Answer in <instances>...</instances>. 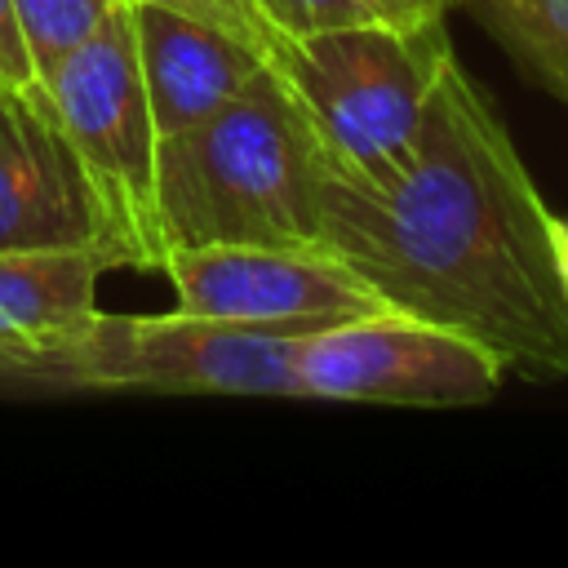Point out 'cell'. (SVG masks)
I'll return each instance as SVG.
<instances>
[{
	"instance_id": "cell-12",
	"label": "cell",
	"mask_w": 568,
	"mask_h": 568,
	"mask_svg": "<svg viewBox=\"0 0 568 568\" xmlns=\"http://www.w3.org/2000/svg\"><path fill=\"white\" fill-rule=\"evenodd\" d=\"M120 4L124 0H13L36 80H44L67 53H75L89 36H98Z\"/></svg>"
},
{
	"instance_id": "cell-14",
	"label": "cell",
	"mask_w": 568,
	"mask_h": 568,
	"mask_svg": "<svg viewBox=\"0 0 568 568\" xmlns=\"http://www.w3.org/2000/svg\"><path fill=\"white\" fill-rule=\"evenodd\" d=\"M262 9L275 18L284 36H306L324 27H346V22H368L364 0H262Z\"/></svg>"
},
{
	"instance_id": "cell-5",
	"label": "cell",
	"mask_w": 568,
	"mask_h": 568,
	"mask_svg": "<svg viewBox=\"0 0 568 568\" xmlns=\"http://www.w3.org/2000/svg\"><path fill=\"white\" fill-rule=\"evenodd\" d=\"M297 342L235 328L186 311L106 315L44 355L40 386L62 390H151V395H284L302 399Z\"/></svg>"
},
{
	"instance_id": "cell-8",
	"label": "cell",
	"mask_w": 568,
	"mask_h": 568,
	"mask_svg": "<svg viewBox=\"0 0 568 568\" xmlns=\"http://www.w3.org/2000/svg\"><path fill=\"white\" fill-rule=\"evenodd\" d=\"M98 248L111 266L102 200L40 80L0 75V253Z\"/></svg>"
},
{
	"instance_id": "cell-9",
	"label": "cell",
	"mask_w": 568,
	"mask_h": 568,
	"mask_svg": "<svg viewBox=\"0 0 568 568\" xmlns=\"http://www.w3.org/2000/svg\"><path fill=\"white\" fill-rule=\"evenodd\" d=\"M129 9H133L138 67L160 138L217 115L266 67V58L253 44L217 31L213 22H200L191 13L151 0H129Z\"/></svg>"
},
{
	"instance_id": "cell-6",
	"label": "cell",
	"mask_w": 568,
	"mask_h": 568,
	"mask_svg": "<svg viewBox=\"0 0 568 568\" xmlns=\"http://www.w3.org/2000/svg\"><path fill=\"white\" fill-rule=\"evenodd\" d=\"M506 377V364L475 337L395 306L297 342L302 399L475 408L497 399Z\"/></svg>"
},
{
	"instance_id": "cell-1",
	"label": "cell",
	"mask_w": 568,
	"mask_h": 568,
	"mask_svg": "<svg viewBox=\"0 0 568 568\" xmlns=\"http://www.w3.org/2000/svg\"><path fill=\"white\" fill-rule=\"evenodd\" d=\"M320 244L395 311L488 346L510 377H568V288L550 209L506 120L453 58L413 155L382 182H324Z\"/></svg>"
},
{
	"instance_id": "cell-2",
	"label": "cell",
	"mask_w": 568,
	"mask_h": 568,
	"mask_svg": "<svg viewBox=\"0 0 568 568\" xmlns=\"http://www.w3.org/2000/svg\"><path fill=\"white\" fill-rule=\"evenodd\" d=\"M328 173L306 111L266 62L217 115L160 138L164 257L204 244H320Z\"/></svg>"
},
{
	"instance_id": "cell-11",
	"label": "cell",
	"mask_w": 568,
	"mask_h": 568,
	"mask_svg": "<svg viewBox=\"0 0 568 568\" xmlns=\"http://www.w3.org/2000/svg\"><path fill=\"white\" fill-rule=\"evenodd\" d=\"M524 80L568 106V0H462Z\"/></svg>"
},
{
	"instance_id": "cell-15",
	"label": "cell",
	"mask_w": 568,
	"mask_h": 568,
	"mask_svg": "<svg viewBox=\"0 0 568 568\" xmlns=\"http://www.w3.org/2000/svg\"><path fill=\"white\" fill-rule=\"evenodd\" d=\"M0 75L4 80H36V67H31V53H27V36H22V22H18V9L13 0H0Z\"/></svg>"
},
{
	"instance_id": "cell-17",
	"label": "cell",
	"mask_w": 568,
	"mask_h": 568,
	"mask_svg": "<svg viewBox=\"0 0 568 568\" xmlns=\"http://www.w3.org/2000/svg\"><path fill=\"white\" fill-rule=\"evenodd\" d=\"M550 244H555V266H559V280L568 288V217L550 213Z\"/></svg>"
},
{
	"instance_id": "cell-4",
	"label": "cell",
	"mask_w": 568,
	"mask_h": 568,
	"mask_svg": "<svg viewBox=\"0 0 568 568\" xmlns=\"http://www.w3.org/2000/svg\"><path fill=\"white\" fill-rule=\"evenodd\" d=\"M40 84L49 89L53 111L102 200L115 262L133 271H160L164 266V240L155 213L160 129L138 67L129 0L102 22L98 36H89L75 53H67Z\"/></svg>"
},
{
	"instance_id": "cell-3",
	"label": "cell",
	"mask_w": 568,
	"mask_h": 568,
	"mask_svg": "<svg viewBox=\"0 0 568 568\" xmlns=\"http://www.w3.org/2000/svg\"><path fill=\"white\" fill-rule=\"evenodd\" d=\"M453 58L444 22L399 27L368 18L284 36L271 67L306 111L333 173L382 182L413 155Z\"/></svg>"
},
{
	"instance_id": "cell-16",
	"label": "cell",
	"mask_w": 568,
	"mask_h": 568,
	"mask_svg": "<svg viewBox=\"0 0 568 568\" xmlns=\"http://www.w3.org/2000/svg\"><path fill=\"white\" fill-rule=\"evenodd\" d=\"M373 18L382 22H399V27H426V22H444L448 9H457L462 0H364Z\"/></svg>"
},
{
	"instance_id": "cell-10",
	"label": "cell",
	"mask_w": 568,
	"mask_h": 568,
	"mask_svg": "<svg viewBox=\"0 0 568 568\" xmlns=\"http://www.w3.org/2000/svg\"><path fill=\"white\" fill-rule=\"evenodd\" d=\"M111 271L98 248L0 253V346L62 351L98 315V275Z\"/></svg>"
},
{
	"instance_id": "cell-7",
	"label": "cell",
	"mask_w": 568,
	"mask_h": 568,
	"mask_svg": "<svg viewBox=\"0 0 568 568\" xmlns=\"http://www.w3.org/2000/svg\"><path fill=\"white\" fill-rule=\"evenodd\" d=\"M186 315L306 337L390 311L386 297L324 244H204L173 248L160 266Z\"/></svg>"
},
{
	"instance_id": "cell-13",
	"label": "cell",
	"mask_w": 568,
	"mask_h": 568,
	"mask_svg": "<svg viewBox=\"0 0 568 568\" xmlns=\"http://www.w3.org/2000/svg\"><path fill=\"white\" fill-rule=\"evenodd\" d=\"M151 4H169L178 13H191L200 22H213L217 31L253 44L266 62L280 53L284 44V31L275 27V18L262 9V0H151Z\"/></svg>"
}]
</instances>
